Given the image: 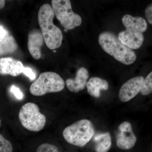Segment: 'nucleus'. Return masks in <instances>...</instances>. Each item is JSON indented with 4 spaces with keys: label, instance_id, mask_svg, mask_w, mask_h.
<instances>
[{
    "label": "nucleus",
    "instance_id": "1",
    "mask_svg": "<svg viewBox=\"0 0 152 152\" xmlns=\"http://www.w3.org/2000/svg\"><path fill=\"white\" fill-rule=\"evenodd\" d=\"M54 13L49 4L41 6L38 14V22L47 46L50 50L58 48L61 45L63 36L59 28L53 22Z\"/></svg>",
    "mask_w": 152,
    "mask_h": 152
},
{
    "label": "nucleus",
    "instance_id": "2",
    "mask_svg": "<svg viewBox=\"0 0 152 152\" xmlns=\"http://www.w3.org/2000/svg\"><path fill=\"white\" fill-rule=\"evenodd\" d=\"M99 44L106 53L126 65L135 61L137 55L132 49L123 45L113 33L104 31L99 37Z\"/></svg>",
    "mask_w": 152,
    "mask_h": 152
},
{
    "label": "nucleus",
    "instance_id": "3",
    "mask_svg": "<svg viewBox=\"0 0 152 152\" xmlns=\"http://www.w3.org/2000/svg\"><path fill=\"white\" fill-rule=\"evenodd\" d=\"M95 134V128L90 120H79L64 129L63 135L69 143L83 147L91 141Z\"/></svg>",
    "mask_w": 152,
    "mask_h": 152
},
{
    "label": "nucleus",
    "instance_id": "4",
    "mask_svg": "<svg viewBox=\"0 0 152 152\" xmlns=\"http://www.w3.org/2000/svg\"><path fill=\"white\" fill-rule=\"evenodd\" d=\"M62 78L56 73L52 72L42 73L32 84L30 92L35 96H42L47 93L58 92L64 88Z\"/></svg>",
    "mask_w": 152,
    "mask_h": 152
},
{
    "label": "nucleus",
    "instance_id": "5",
    "mask_svg": "<svg viewBox=\"0 0 152 152\" xmlns=\"http://www.w3.org/2000/svg\"><path fill=\"white\" fill-rule=\"evenodd\" d=\"M19 119L23 127L31 132L42 130L46 123V118L39 112L38 106L31 102L22 106L19 111Z\"/></svg>",
    "mask_w": 152,
    "mask_h": 152
},
{
    "label": "nucleus",
    "instance_id": "6",
    "mask_svg": "<svg viewBox=\"0 0 152 152\" xmlns=\"http://www.w3.org/2000/svg\"><path fill=\"white\" fill-rule=\"evenodd\" d=\"M52 7L55 15L64 28L73 29L82 24L81 17L72 10L69 0H53Z\"/></svg>",
    "mask_w": 152,
    "mask_h": 152
},
{
    "label": "nucleus",
    "instance_id": "7",
    "mask_svg": "<svg viewBox=\"0 0 152 152\" xmlns=\"http://www.w3.org/2000/svg\"><path fill=\"white\" fill-rule=\"evenodd\" d=\"M137 141L130 123L127 121L121 123L119 126L116 136L117 147L121 150H130L134 147Z\"/></svg>",
    "mask_w": 152,
    "mask_h": 152
},
{
    "label": "nucleus",
    "instance_id": "8",
    "mask_svg": "<svg viewBox=\"0 0 152 152\" xmlns=\"http://www.w3.org/2000/svg\"><path fill=\"white\" fill-rule=\"evenodd\" d=\"M144 79L142 76H137L124 83L119 92L120 100L126 102L135 97L140 92Z\"/></svg>",
    "mask_w": 152,
    "mask_h": 152
},
{
    "label": "nucleus",
    "instance_id": "9",
    "mask_svg": "<svg viewBox=\"0 0 152 152\" xmlns=\"http://www.w3.org/2000/svg\"><path fill=\"white\" fill-rule=\"evenodd\" d=\"M118 38L123 45L132 50L140 48L144 40L142 33L139 30L130 28L120 32Z\"/></svg>",
    "mask_w": 152,
    "mask_h": 152
},
{
    "label": "nucleus",
    "instance_id": "10",
    "mask_svg": "<svg viewBox=\"0 0 152 152\" xmlns=\"http://www.w3.org/2000/svg\"><path fill=\"white\" fill-rule=\"evenodd\" d=\"M45 42L42 32L39 30H32L28 36V48L34 59L39 60L42 56L41 48Z\"/></svg>",
    "mask_w": 152,
    "mask_h": 152
},
{
    "label": "nucleus",
    "instance_id": "11",
    "mask_svg": "<svg viewBox=\"0 0 152 152\" xmlns=\"http://www.w3.org/2000/svg\"><path fill=\"white\" fill-rule=\"evenodd\" d=\"M25 67L20 61L12 58H0V75L17 77L23 73Z\"/></svg>",
    "mask_w": 152,
    "mask_h": 152
},
{
    "label": "nucleus",
    "instance_id": "12",
    "mask_svg": "<svg viewBox=\"0 0 152 152\" xmlns=\"http://www.w3.org/2000/svg\"><path fill=\"white\" fill-rule=\"evenodd\" d=\"M89 77L88 72L86 68H80L76 72L75 78L67 79L66 81L67 88L72 92H79L86 87Z\"/></svg>",
    "mask_w": 152,
    "mask_h": 152
},
{
    "label": "nucleus",
    "instance_id": "13",
    "mask_svg": "<svg viewBox=\"0 0 152 152\" xmlns=\"http://www.w3.org/2000/svg\"><path fill=\"white\" fill-rule=\"evenodd\" d=\"M87 91L93 97L101 96V91H107L109 89V83L105 80L98 77L91 78L87 83Z\"/></svg>",
    "mask_w": 152,
    "mask_h": 152
},
{
    "label": "nucleus",
    "instance_id": "14",
    "mask_svg": "<svg viewBox=\"0 0 152 152\" xmlns=\"http://www.w3.org/2000/svg\"><path fill=\"white\" fill-rule=\"evenodd\" d=\"M123 24L126 28L135 29L142 33L147 29L148 24L145 19L140 17H133L130 15H126L122 18Z\"/></svg>",
    "mask_w": 152,
    "mask_h": 152
},
{
    "label": "nucleus",
    "instance_id": "15",
    "mask_svg": "<svg viewBox=\"0 0 152 152\" xmlns=\"http://www.w3.org/2000/svg\"><path fill=\"white\" fill-rule=\"evenodd\" d=\"M96 152H108L112 145V139L109 132L99 133L94 137Z\"/></svg>",
    "mask_w": 152,
    "mask_h": 152
},
{
    "label": "nucleus",
    "instance_id": "16",
    "mask_svg": "<svg viewBox=\"0 0 152 152\" xmlns=\"http://www.w3.org/2000/svg\"><path fill=\"white\" fill-rule=\"evenodd\" d=\"M18 48L15 38L9 34L0 40V56L12 54L17 50Z\"/></svg>",
    "mask_w": 152,
    "mask_h": 152
},
{
    "label": "nucleus",
    "instance_id": "17",
    "mask_svg": "<svg viewBox=\"0 0 152 152\" xmlns=\"http://www.w3.org/2000/svg\"><path fill=\"white\" fill-rule=\"evenodd\" d=\"M140 92L143 96H147L152 93V71L144 79Z\"/></svg>",
    "mask_w": 152,
    "mask_h": 152
},
{
    "label": "nucleus",
    "instance_id": "18",
    "mask_svg": "<svg viewBox=\"0 0 152 152\" xmlns=\"http://www.w3.org/2000/svg\"><path fill=\"white\" fill-rule=\"evenodd\" d=\"M12 143L0 134V152H12Z\"/></svg>",
    "mask_w": 152,
    "mask_h": 152
},
{
    "label": "nucleus",
    "instance_id": "19",
    "mask_svg": "<svg viewBox=\"0 0 152 152\" xmlns=\"http://www.w3.org/2000/svg\"><path fill=\"white\" fill-rule=\"evenodd\" d=\"M36 152H60L56 146L49 143H44L39 146Z\"/></svg>",
    "mask_w": 152,
    "mask_h": 152
},
{
    "label": "nucleus",
    "instance_id": "20",
    "mask_svg": "<svg viewBox=\"0 0 152 152\" xmlns=\"http://www.w3.org/2000/svg\"><path fill=\"white\" fill-rule=\"evenodd\" d=\"M145 15L150 24L152 25V3L145 10Z\"/></svg>",
    "mask_w": 152,
    "mask_h": 152
},
{
    "label": "nucleus",
    "instance_id": "21",
    "mask_svg": "<svg viewBox=\"0 0 152 152\" xmlns=\"http://www.w3.org/2000/svg\"><path fill=\"white\" fill-rule=\"evenodd\" d=\"M10 91L12 93H13L15 96L18 99H22L23 98L24 95L23 93L20 91V89L18 87L13 86L11 87Z\"/></svg>",
    "mask_w": 152,
    "mask_h": 152
},
{
    "label": "nucleus",
    "instance_id": "22",
    "mask_svg": "<svg viewBox=\"0 0 152 152\" xmlns=\"http://www.w3.org/2000/svg\"><path fill=\"white\" fill-rule=\"evenodd\" d=\"M23 73L27 76L31 80H33L35 79V74L33 72L31 68L25 67Z\"/></svg>",
    "mask_w": 152,
    "mask_h": 152
},
{
    "label": "nucleus",
    "instance_id": "23",
    "mask_svg": "<svg viewBox=\"0 0 152 152\" xmlns=\"http://www.w3.org/2000/svg\"><path fill=\"white\" fill-rule=\"evenodd\" d=\"M9 34L8 32L6 30L4 27L0 26V40L2 39Z\"/></svg>",
    "mask_w": 152,
    "mask_h": 152
},
{
    "label": "nucleus",
    "instance_id": "24",
    "mask_svg": "<svg viewBox=\"0 0 152 152\" xmlns=\"http://www.w3.org/2000/svg\"><path fill=\"white\" fill-rule=\"evenodd\" d=\"M5 4V1L4 0H0V10L2 9Z\"/></svg>",
    "mask_w": 152,
    "mask_h": 152
},
{
    "label": "nucleus",
    "instance_id": "25",
    "mask_svg": "<svg viewBox=\"0 0 152 152\" xmlns=\"http://www.w3.org/2000/svg\"><path fill=\"white\" fill-rule=\"evenodd\" d=\"M1 119H0V126H1Z\"/></svg>",
    "mask_w": 152,
    "mask_h": 152
},
{
    "label": "nucleus",
    "instance_id": "26",
    "mask_svg": "<svg viewBox=\"0 0 152 152\" xmlns=\"http://www.w3.org/2000/svg\"><path fill=\"white\" fill-rule=\"evenodd\" d=\"M56 52V50H54V52Z\"/></svg>",
    "mask_w": 152,
    "mask_h": 152
}]
</instances>
